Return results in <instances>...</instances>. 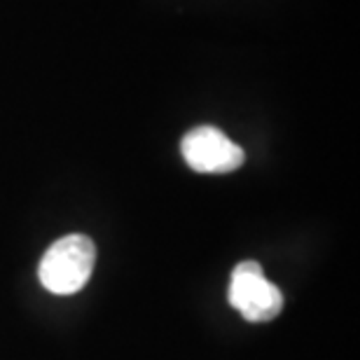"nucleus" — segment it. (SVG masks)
<instances>
[{"mask_svg": "<svg viewBox=\"0 0 360 360\" xmlns=\"http://www.w3.org/2000/svg\"><path fill=\"white\" fill-rule=\"evenodd\" d=\"M96 246L84 234H68L54 241L40 260V283L54 295H73L91 278Z\"/></svg>", "mask_w": 360, "mask_h": 360, "instance_id": "f257e3e1", "label": "nucleus"}, {"mask_svg": "<svg viewBox=\"0 0 360 360\" xmlns=\"http://www.w3.org/2000/svg\"><path fill=\"white\" fill-rule=\"evenodd\" d=\"M229 304L250 323H267L283 309V295L257 262H241L232 271Z\"/></svg>", "mask_w": 360, "mask_h": 360, "instance_id": "f03ea898", "label": "nucleus"}, {"mask_svg": "<svg viewBox=\"0 0 360 360\" xmlns=\"http://www.w3.org/2000/svg\"><path fill=\"white\" fill-rule=\"evenodd\" d=\"M187 167L197 174H232L243 164V150L215 127H197L180 141Z\"/></svg>", "mask_w": 360, "mask_h": 360, "instance_id": "7ed1b4c3", "label": "nucleus"}]
</instances>
